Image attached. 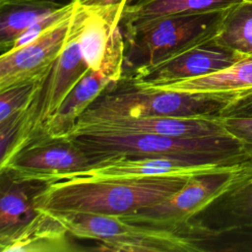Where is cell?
<instances>
[{
    "instance_id": "1",
    "label": "cell",
    "mask_w": 252,
    "mask_h": 252,
    "mask_svg": "<svg viewBox=\"0 0 252 252\" xmlns=\"http://www.w3.org/2000/svg\"><path fill=\"white\" fill-rule=\"evenodd\" d=\"M52 214L72 236L95 241L96 251L207 252L213 231L198 219L166 224L135 220L126 214Z\"/></svg>"
},
{
    "instance_id": "2",
    "label": "cell",
    "mask_w": 252,
    "mask_h": 252,
    "mask_svg": "<svg viewBox=\"0 0 252 252\" xmlns=\"http://www.w3.org/2000/svg\"><path fill=\"white\" fill-rule=\"evenodd\" d=\"M187 179L146 177L53 181L36 194L33 202L35 208L59 214H131L169 197Z\"/></svg>"
},
{
    "instance_id": "3",
    "label": "cell",
    "mask_w": 252,
    "mask_h": 252,
    "mask_svg": "<svg viewBox=\"0 0 252 252\" xmlns=\"http://www.w3.org/2000/svg\"><path fill=\"white\" fill-rule=\"evenodd\" d=\"M93 164L114 158H171L198 164L233 166L249 147L232 133L212 136L82 134L71 137Z\"/></svg>"
},
{
    "instance_id": "4",
    "label": "cell",
    "mask_w": 252,
    "mask_h": 252,
    "mask_svg": "<svg viewBox=\"0 0 252 252\" xmlns=\"http://www.w3.org/2000/svg\"><path fill=\"white\" fill-rule=\"evenodd\" d=\"M75 4L67 41L46 75L38 81L29 102L22 110L19 131L6 155L1 158L4 167L21 150L42 137L44 129L67 95L91 70L83 58L79 34L82 28L83 8Z\"/></svg>"
},
{
    "instance_id": "5",
    "label": "cell",
    "mask_w": 252,
    "mask_h": 252,
    "mask_svg": "<svg viewBox=\"0 0 252 252\" xmlns=\"http://www.w3.org/2000/svg\"><path fill=\"white\" fill-rule=\"evenodd\" d=\"M230 100L225 94L163 91L121 78L105 89L79 118L220 115Z\"/></svg>"
},
{
    "instance_id": "6",
    "label": "cell",
    "mask_w": 252,
    "mask_h": 252,
    "mask_svg": "<svg viewBox=\"0 0 252 252\" xmlns=\"http://www.w3.org/2000/svg\"><path fill=\"white\" fill-rule=\"evenodd\" d=\"M226 11L160 17L123 27V76L184 47L216 36Z\"/></svg>"
},
{
    "instance_id": "7",
    "label": "cell",
    "mask_w": 252,
    "mask_h": 252,
    "mask_svg": "<svg viewBox=\"0 0 252 252\" xmlns=\"http://www.w3.org/2000/svg\"><path fill=\"white\" fill-rule=\"evenodd\" d=\"M127 3L83 7L79 44L84 60L93 71L99 72L111 83L124 73L125 40L121 18Z\"/></svg>"
},
{
    "instance_id": "8",
    "label": "cell",
    "mask_w": 252,
    "mask_h": 252,
    "mask_svg": "<svg viewBox=\"0 0 252 252\" xmlns=\"http://www.w3.org/2000/svg\"><path fill=\"white\" fill-rule=\"evenodd\" d=\"M93 165L87 154L71 137H41L21 150L1 173L15 181L49 183Z\"/></svg>"
},
{
    "instance_id": "9",
    "label": "cell",
    "mask_w": 252,
    "mask_h": 252,
    "mask_svg": "<svg viewBox=\"0 0 252 252\" xmlns=\"http://www.w3.org/2000/svg\"><path fill=\"white\" fill-rule=\"evenodd\" d=\"M243 57L219 43L214 36L184 47L153 64L135 69L122 78L142 85L171 83L218 72Z\"/></svg>"
},
{
    "instance_id": "10",
    "label": "cell",
    "mask_w": 252,
    "mask_h": 252,
    "mask_svg": "<svg viewBox=\"0 0 252 252\" xmlns=\"http://www.w3.org/2000/svg\"><path fill=\"white\" fill-rule=\"evenodd\" d=\"M231 133L220 115L195 117H98L79 118L68 137L82 134L212 136Z\"/></svg>"
},
{
    "instance_id": "11",
    "label": "cell",
    "mask_w": 252,
    "mask_h": 252,
    "mask_svg": "<svg viewBox=\"0 0 252 252\" xmlns=\"http://www.w3.org/2000/svg\"><path fill=\"white\" fill-rule=\"evenodd\" d=\"M73 11L31 42L1 54L0 92L37 82L46 75L67 41Z\"/></svg>"
},
{
    "instance_id": "12",
    "label": "cell",
    "mask_w": 252,
    "mask_h": 252,
    "mask_svg": "<svg viewBox=\"0 0 252 252\" xmlns=\"http://www.w3.org/2000/svg\"><path fill=\"white\" fill-rule=\"evenodd\" d=\"M234 168L235 165L191 176L179 190L164 200L126 215L135 220L156 223L171 224L191 220L228 187L234 177Z\"/></svg>"
},
{
    "instance_id": "13",
    "label": "cell",
    "mask_w": 252,
    "mask_h": 252,
    "mask_svg": "<svg viewBox=\"0 0 252 252\" xmlns=\"http://www.w3.org/2000/svg\"><path fill=\"white\" fill-rule=\"evenodd\" d=\"M229 167L232 166L198 164L171 158L121 157L99 160L87 169L62 176L54 181L146 177H175L187 179L191 176L222 170Z\"/></svg>"
},
{
    "instance_id": "14",
    "label": "cell",
    "mask_w": 252,
    "mask_h": 252,
    "mask_svg": "<svg viewBox=\"0 0 252 252\" xmlns=\"http://www.w3.org/2000/svg\"><path fill=\"white\" fill-rule=\"evenodd\" d=\"M23 225L7 232H0L2 252H75L81 249L71 239L70 232L43 209Z\"/></svg>"
},
{
    "instance_id": "15",
    "label": "cell",
    "mask_w": 252,
    "mask_h": 252,
    "mask_svg": "<svg viewBox=\"0 0 252 252\" xmlns=\"http://www.w3.org/2000/svg\"><path fill=\"white\" fill-rule=\"evenodd\" d=\"M195 219L213 229L252 226V177L232 179Z\"/></svg>"
},
{
    "instance_id": "16",
    "label": "cell",
    "mask_w": 252,
    "mask_h": 252,
    "mask_svg": "<svg viewBox=\"0 0 252 252\" xmlns=\"http://www.w3.org/2000/svg\"><path fill=\"white\" fill-rule=\"evenodd\" d=\"M145 86L187 94H225L232 98L237 94L252 90V56H244L231 66L211 74L171 83Z\"/></svg>"
},
{
    "instance_id": "17",
    "label": "cell",
    "mask_w": 252,
    "mask_h": 252,
    "mask_svg": "<svg viewBox=\"0 0 252 252\" xmlns=\"http://www.w3.org/2000/svg\"><path fill=\"white\" fill-rule=\"evenodd\" d=\"M111 84L99 72L90 70L74 87L47 123L42 137H68L79 117Z\"/></svg>"
},
{
    "instance_id": "18",
    "label": "cell",
    "mask_w": 252,
    "mask_h": 252,
    "mask_svg": "<svg viewBox=\"0 0 252 252\" xmlns=\"http://www.w3.org/2000/svg\"><path fill=\"white\" fill-rule=\"evenodd\" d=\"M243 0H128L121 27L160 17L224 11Z\"/></svg>"
},
{
    "instance_id": "19",
    "label": "cell",
    "mask_w": 252,
    "mask_h": 252,
    "mask_svg": "<svg viewBox=\"0 0 252 252\" xmlns=\"http://www.w3.org/2000/svg\"><path fill=\"white\" fill-rule=\"evenodd\" d=\"M0 232L18 228L36 214L34 197L46 185L35 181H15L1 173Z\"/></svg>"
},
{
    "instance_id": "20",
    "label": "cell",
    "mask_w": 252,
    "mask_h": 252,
    "mask_svg": "<svg viewBox=\"0 0 252 252\" xmlns=\"http://www.w3.org/2000/svg\"><path fill=\"white\" fill-rule=\"evenodd\" d=\"M64 4L54 2H22L0 5V45L2 53L38 19L56 11Z\"/></svg>"
},
{
    "instance_id": "21",
    "label": "cell",
    "mask_w": 252,
    "mask_h": 252,
    "mask_svg": "<svg viewBox=\"0 0 252 252\" xmlns=\"http://www.w3.org/2000/svg\"><path fill=\"white\" fill-rule=\"evenodd\" d=\"M215 38L243 56H252V2L243 0L228 9Z\"/></svg>"
},
{
    "instance_id": "22",
    "label": "cell",
    "mask_w": 252,
    "mask_h": 252,
    "mask_svg": "<svg viewBox=\"0 0 252 252\" xmlns=\"http://www.w3.org/2000/svg\"><path fill=\"white\" fill-rule=\"evenodd\" d=\"M207 252H252V226L214 229Z\"/></svg>"
},
{
    "instance_id": "23",
    "label": "cell",
    "mask_w": 252,
    "mask_h": 252,
    "mask_svg": "<svg viewBox=\"0 0 252 252\" xmlns=\"http://www.w3.org/2000/svg\"><path fill=\"white\" fill-rule=\"evenodd\" d=\"M37 84L38 81L0 92V123L25 108L36 89Z\"/></svg>"
},
{
    "instance_id": "24",
    "label": "cell",
    "mask_w": 252,
    "mask_h": 252,
    "mask_svg": "<svg viewBox=\"0 0 252 252\" xmlns=\"http://www.w3.org/2000/svg\"><path fill=\"white\" fill-rule=\"evenodd\" d=\"M220 116L252 118V90L235 94L220 112Z\"/></svg>"
},
{
    "instance_id": "25",
    "label": "cell",
    "mask_w": 252,
    "mask_h": 252,
    "mask_svg": "<svg viewBox=\"0 0 252 252\" xmlns=\"http://www.w3.org/2000/svg\"><path fill=\"white\" fill-rule=\"evenodd\" d=\"M221 119L232 134L242 140L249 148H252V118L221 117Z\"/></svg>"
},
{
    "instance_id": "26",
    "label": "cell",
    "mask_w": 252,
    "mask_h": 252,
    "mask_svg": "<svg viewBox=\"0 0 252 252\" xmlns=\"http://www.w3.org/2000/svg\"><path fill=\"white\" fill-rule=\"evenodd\" d=\"M234 174L236 177H244L252 174V148H249L247 158L235 165Z\"/></svg>"
},
{
    "instance_id": "27",
    "label": "cell",
    "mask_w": 252,
    "mask_h": 252,
    "mask_svg": "<svg viewBox=\"0 0 252 252\" xmlns=\"http://www.w3.org/2000/svg\"><path fill=\"white\" fill-rule=\"evenodd\" d=\"M83 7H96V6H109L127 3L128 0H70Z\"/></svg>"
},
{
    "instance_id": "28",
    "label": "cell",
    "mask_w": 252,
    "mask_h": 252,
    "mask_svg": "<svg viewBox=\"0 0 252 252\" xmlns=\"http://www.w3.org/2000/svg\"><path fill=\"white\" fill-rule=\"evenodd\" d=\"M55 0H0V5L9 3H22V2H54Z\"/></svg>"
},
{
    "instance_id": "29",
    "label": "cell",
    "mask_w": 252,
    "mask_h": 252,
    "mask_svg": "<svg viewBox=\"0 0 252 252\" xmlns=\"http://www.w3.org/2000/svg\"><path fill=\"white\" fill-rule=\"evenodd\" d=\"M250 177H252V174L251 175H247V176H244V177H234V179H246V178H250Z\"/></svg>"
},
{
    "instance_id": "30",
    "label": "cell",
    "mask_w": 252,
    "mask_h": 252,
    "mask_svg": "<svg viewBox=\"0 0 252 252\" xmlns=\"http://www.w3.org/2000/svg\"><path fill=\"white\" fill-rule=\"evenodd\" d=\"M244 1H248V2H252V0H244Z\"/></svg>"
}]
</instances>
